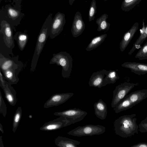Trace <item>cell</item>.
I'll list each match as a JSON object with an SVG mask.
<instances>
[{
  "label": "cell",
  "instance_id": "16",
  "mask_svg": "<svg viewBox=\"0 0 147 147\" xmlns=\"http://www.w3.org/2000/svg\"><path fill=\"white\" fill-rule=\"evenodd\" d=\"M106 70L104 69L93 73L90 79L88 84L90 86L100 88L102 85Z\"/></svg>",
  "mask_w": 147,
  "mask_h": 147
},
{
  "label": "cell",
  "instance_id": "5",
  "mask_svg": "<svg viewBox=\"0 0 147 147\" xmlns=\"http://www.w3.org/2000/svg\"><path fill=\"white\" fill-rule=\"evenodd\" d=\"M105 131V127L102 125L89 124L79 126L68 132L67 134L78 137L92 136L101 134Z\"/></svg>",
  "mask_w": 147,
  "mask_h": 147
},
{
  "label": "cell",
  "instance_id": "22",
  "mask_svg": "<svg viewBox=\"0 0 147 147\" xmlns=\"http://www.w3.org/2000/svg\"><path fill=\"white\" fill-rule=\"evenodd\" d=\"M14 38L17 41L20 50L21 51H23L28 40V34L25 32H17L14 35Z\"/></svg>",
  "mask_w": 147,
  "mask_h": 147
},
{
  "label": "cell",
  "instance_id": "36",
  "mask_svg": "<svg viewBox=\"0 0 147 147\" xmlns=\"http://www.w3.org/2000/svg\"><path fill=\"white\" fill-rule=\"evenodd\" d=\"M2 136H0V147H3V145L2 141Z\"/></svg>",
  "mask_w": 147,
  "mask_h": 147
},
{
  "label": "cell",
  "instance_id": "40",
  "mask_svg": "<svg viewBox=\"0 0 147 147\" xmlns=\"http://www.w3.org/2000/svg\"><path fill=\"white\" fill-rule=\"evenodd\" d=\"M104 0V1H108V0Z\"/></svg>",
  "mask_w": 147,
  "mask_h": 147
},
{
  "label": "cell",
  "instance_id": "3",
  "mask_svg": "<svg viewBox=\"0 0 147 147\" xmlns=\"http://www.w3.org/2000/svg\"><path fill=\"white\" fill-rule=\"evenodd\" d=\"M14 36L10 24L5 20L1 23L0 53L9 57L10 55L14 56L12 52L15 47Z\"/></svg>",
  "mask_w": 147,
  "mask_h": 147
},
{
  "label": "cell",
  "instance_id": "31",
  "mask_svg": "<svg viewBox=\"0 0 147 147\" xmlns=\"http://www.w3.org/2000/svg\"><path fill=\"white\" fill-rule=\"evenodd\" d=\"M7 12L9 16L13 19L17 18L20 14V12L18 10L10 7H8Z\"/></svg>",
  "mask_w": 147,
  "mask_h": 147
},
{
  "label": "cell",
  "instance_id": "27",
  "mask_svg": "<svg viewBox=\"0 0 147 147\" xmlns=\"http://www.w3.org/2000/svg\"><path fill=\"white\" fill-rule=\"evenodd\" d=\"M142 0H123L121 5V9L123 11L128 12L132 9Z\"/></svg>",
  "mask_w": 147,
  "mask_h": 147
},
{
  "label": "cell",
  "instance_id": "14",
  "mask_svg": "<svg viewBox=\"0 0 147 147\" xmlns=\"http://www.w3.org/2000/svg\"><path fill=\"white\" fill-rule=\"evenodd\" d=\"M139 24L135 22L130 29L124 34L119 44L121 52H123L126 48L138 29Z\"/></svg>",
  "mask_w": 147,
  "mask_h": 147
},
{
  "label": "cell",
  "instance_id": "38",
  "mask_svg": "<svg viewBox=\"0 0 147 147\" xmlns=\"http://www.w3.org/2000/svg\"><path fill=\"white\" fill-rule=\"evenodd\" d=\"M75 0H69V3L70 5H72Z\"/></svg>",
  "mask_w": 147,
  "mask_h": 147
},
{
  "label": "cell",
  "instance_id": "19",
  "mask_svg": "<svg viewBox=\"0 0 147 147\" xmlns=\"http://www.w3.org/2000/svg\"><path fill=\"white\" fill-rule=\"evenodd\" d=\"M94 114L99 119L104 120L105 119L107 113V107L106 103L101 99H100L94 105Z\"/></svg>",
  "mask_w": 147,
  "mask_h": 147
},
{
  "label": "cell",
  "instance_id": "18",
  "mask_svg": "<svg viewBox=\"0 0 147 147\" xmlns=\"http://www.w3.org/2000/svg\"><path fill=\"white\" fill-rule=\"evenodd\" d=\"M126 97L135 105L147 98V89L136 91L127 94Z\"/></svg>",
  "mask_w": 147,
  "mask_h": 147
},
{
  "label": "cell",
  "instance_id": "1",
  "mask_svg": "<svg viewBox=\"0 0 147 147\" xmlns=\"http://www.w3.org/2000/svg\"><path fill=\"white\" fill-rule=\"evenodd\" d=\"M136 114H134L121 116L114 123L116 134L123 138H127L138 134V126L136 123Z\"/></svg>",
  "mask_w": 147,
  "mask_h": 147
},
{
  "label": "cell",
  "instance_id": "7",
  "mask_svg": "<svg viewBox=\"0 0 147 147\" xmlns=\"http://www.w3.org/2000/svg\"><path fill=\"white\" fill-rule=\"evenodd\" d=\"M87 114L86 112L76 108L53 113L55 115L66 118L71 122L72 124L81 121Z\"/></svg>",
  "mask_w": 147,
  "mask_h": 147
},
{
  "label": "cell",
  "instance_id": "2",
  "mask_svg": "<svg viewBox=\"0 0 147 147\" xmlns=\"http://www.w3.org/2000/svg\"><path fill=\"white\" fill-rule=\"evenodd\" d=\"M52 16V14L50 13L47 16L38 36L31 63V73L33 72L35 70L40 54L48 37L49 36L50 28L53 20Z\"/></svg>",
  "mask_w": 147,
  "mask_h": 147
},
{
  "label": "cell",
  "instance_id": "29",
  "mask_svg": "<svg viewBox=\"0 0 147 147\" xmlns=\"http://www.w3.org/2000/svg\"><path fill=\"white\" fill-rule=\"evenodd\" d=\"M135 57L139 60L147 59V41L140 48Z\"/></svg>",
  "mask_w": 147,
  "mask_h": 147
},
{
  "label": "cell",
  "instance_id": "23",
  "mask_svg": "<svg viewBox=\"0 0 147 147\" xmlns=\"http://www.w3.org/2000/svg\"><path fill=\"white\" fill-rule=\"evenodd\" d=\"M105 75L106 76L103 79L102 87L105 86L108 84H113L119 78L116 71L114 70H106Z\"/></svg>",
  "mask_w": 147,
  "mask_h": 147
},
{
  "label": "cell",
  "instance_id": "12",
  "mask_svg": "<svg viewBox=\"0 0 147 147\" xmlns=\"http://www.w3.org/2000/svg\"><path fill=\"white\" fill-rule=\"evenodd\" d=\"M85 25L82 18L81 13L76 12L72 23L71 32L73 36L76 38L80 35L84 31Z\"/></svg>",
  "mask_w": 147,
  "mask_h": 147
},
{
  "label": "cell",
  "instance_id": "13",
  "mask_svg": "<svg viewBox=\"0 0 147 147\" xmlns=\"http://www.w3.org/2000/svg\"><path fill=\"white\" fill-rule=\"evenodd\" d=\"M125 68L129 69L131 72L139 75L147 73V64L136 62H126L121 65Z\"/></svg>",
  "mask_w": 147,
  "mask_h": 147
},
{
  "label": "cell",
  "instance_id": "24",
  "mask_svg": "<svg viewBox=\"0 0 147 147\" xmlns=\"http://www.w3.org/2000/svg\"><path fill=\"white\" fill-rule=\"evenodd\" d=\"M108 16L107 14L104 13L96 19V23L98 25L97 30L98 31L109 30L110 24L107 21Z\"/></svg>",
  "mask_w": 147,
  "mask_h": 147
},
{
  "label": "cell",
  "instance_id": "17",
  "mask_svg": "<svg viewBox=\"0 0 147 147\" xmlns=\"http://www.w3.org/2000/svg\"><path fill=\"white\" fill-rule=\"evenodd\" d=\"M11 85L7 81L3 91L6 99L9 103L12 106H14L16 104L17 99L16 92Z\"/></svg>",
  "mask_w": 147,
  "mask_h": 147
},
{
  "label": "cell",
  "instance_id": "41",
  "mask_svg": "<svg viewBox=\"0 0 147 147\" xmlns=\"http://www.w3.org/2000/svg\"><path fill=\"white\" fill-rule=\"evenodd\" d=\"M16 0V1H18V0Z\"/></svg>",
  "mask_w": 147,
  "mask_h": 147
},
{
  "label": "cell",
  "instance_id": "21",
  "mask_svg": "<svg viewBox=\"0 0 147 147\" xmlns=\"http://www.w3.org/2000/svg\"><path fill=\"white\" fill-rule=\"evenodd\" d=\"M55 145L59 147H78L80 142L70 138L58 136L55 140Z\"/></svg>",
  "mask_w": 147,
  "mask_h": 147
},
{
  "label": "cell",
  "instance_id": "39",
  "mask_svg": "<svg viewBox=\"0 0 147 147\" xmlns=\"http://www.w3.org/2000/svg\"><path fill=\"white\" fill-rule=\"evenodd\" d=\"M144 120L145 121H147V115L146 118Z\"/></svg>",
  "mask_w": 147,
  "mask_h": 147
},
{
  "label": "cell",
  "instance_id": "10",
  "mask_svg": "<svg viewBox=\"0 0 147 147\" xmlns=\"http://www.w3.org/2000/svg\"><path fill=\"white\" fill-rule=\"evenodd\" d=\"M71 122L62 116L44 123L40 128V130L49 131L56 130L71 125Z\"/></svg>",
  "mask_w": 147,
  "mask_h": 147
},
{
  "label": "cell",
  "instance_id": "32",
  "mask_svg": "<svg viewBox=\"0 0 147 147\" xmlns=\"http://www.w3.org/2000/svg\"><path fill=\"white\" fill-rule=\"evenodd\" d=\"M0 113L5 117L7 113V107L0 91Z\"/></svg>",
  "mask_w": 147,
  "mask_h": 147
},
{
  "label": "cell",
  "instance_id": "30",
  "mask_svg": "<svg viewBox=\"0 0 147 147\" xmlns=\"http://www.w3.org/2000/svg\"><path fill=\"white\" fill-rule=\"evenodd\" d=\"M96 13V0H92L90 7L88 13V19L90 22L94 19Z\"/></svg>",
  "mask_w": 147,
  "mask_h": 147
},
{
  "label": "cell",
  "instance_id": "6",
  "mask_svg": "<svg viewBox=\"0 0 147 147\" xmlns=\"http://www.w3.org/2000/svg\"><path fill=\"white\" fill-rule=\"evenodd\" d=\"M138 84L124 82L116 86L113 91V96L111 107L114 108L116 107L127 95L128 93Z\"/></svg>",
  "mask_w": 147,
  "mask_h": 147
},
{
  "label": "cell",
  "instance_id": "8",
  "mask_svg": "<svg viewBox=\"0 0 147 147\" xmlns=\"http://www.w3.org/2000/svg\"><path fill=\"white\" fill-rule=\"evenodd\" d=\"M65 22L64 14L58 12L55 15L53 19L50 28L49 36L51 39H54L60 34Z\"/></svg>",
  "mask_w": 147,
  "mask_h": 147
},
{
  "label": "cell",
  "instance_id": "15",
  "mask_svg": "<svg viewBox=\"0 0 147 147\" xmlns=\"http://www.w3.org/2000/svg\"><path fill=\"white\" fill-rule=\"evenodd\" d=\"M23 67L10 69L1 72L8 82L12 85L15 84H17L19 81L18 76Z\"/></svg>",
  "mask_w": 147,
  "mask_h": 147
},
{
  "label": "cell",
  "instance_id": "33",
  "mask_svg": "<svg viewBox=\"0 0 147 147\" xmlns=\"http://www.w3.org/2000/svg\"><path fill=\"white\" fill-rule=\"evenodd\" d=\"M139 131L141 133L147 132V121L142 120L139 125Z\"/></svg>",
  "mask_w": 147,
  "mask_h": 147
},
{
  "label": "cell",
  "instance_id": "37",
  "mask_svg": "<svg viewBox=\"0 0 147 147\" xmlns=\"http://www.w3.org/2000/svg\"><path fill=\"white\" fill-rule=\"evenodd\" d=\"M0 130L2 133H4V131L3 129L2 125L1 123H0Z\"/></svg>",
  "mask_w": 147,
  "mask_h": 147
},
{
  "label": "cell",
  "instance_id": "9",
  "mask_svg": "<svg viewBox=\"0 0 147 147\" xmlns=\"http://www.w3.org/2000/svg\"><path fill=\"white\" fill-rule=\"evenodd\" d=\"M19 58L18 55L7 57L0 53V70L2 72L10 69L23 67V63L19 60Z\"/></svg>",
  "mask_w": 147,
  "mask_h": 147
},
{
  "label": "cell",
  "instance_id": "26",
  "mask_svg": "<svg viewBox=\"0 0 147 147\" xmlns=\"http://www.w3.org/2000/svg\"><path fill=\"white\" fill-rule=\"evenodd\" d=\"M134 106L130 100L125 96L116 107L113 108V110L116 113H118L130 109Z\"/></svg>",
  "mask_w": 147,
  "mask_h": 147
},
{
  "label": "cell",
  "instance_id": "20",
  "mask_svg": "<svg viewBox=\"0 0 147 147\" xmlns=\"http://www.w3.org/2000/svg\"><path fill=\"white\" fill-rule=\"evenodd\" d=\"M143 26L140 30V34L138 38L133 44L131 49L128 53L129 55H131L135 50L141 47V45L147 38V24L145 26L144 20L143 21Z\"/></svg>",
  "mask_w": 147,
  "mask_h": 147
},
{
  "label": "cell",
  "instance_id": "25",
  "mask_svg": "<svg viewBox=\"0 0 147 147\" xmlns=\"http://www.w3.org/2000/svg\"><path fill=\"white\" fill-rule=\"evenodd\" d=\"M107 34H103L93 38L86 48V50L90 51L98 47L105 40Z\"/></svg>",
  "mask_w": 147,
  "mask_h": 147
},
{
  "label": "cell",
  "instance_id": "34",
  "mask_svg": "<svg viewBox=\"0 0 147 147\" xmlns=\"http://www.w3.org/2000/svg\"><path fill=\"white\" fill-rule=\"evenodd\" d=\"M7 81L2 72L0 70V86L3 90H4L5 88Z\"/></svg>",
  "mask_w": 147,
  "mask_h": 147
},
{
  "label": "cell",
  "instance_id": "35",
  "mask_svg": "<svg viewBox=\"0 0 147 147\" xmlns=\"http://www.w3.org/2000/svg\"><path fill=\"white\" fill-rule=\"evenodd\" d=\"M131 147H147V143L140 142L137 144H134L131 146Z\"/></svg>",
  "mask_w": 147,
  "mask_h": 147
},
{
  "label": "cell",
  "instance_id": "28",
  "mask_svg": "<svg viewBox=\"0 0 147 147\" xmlns=\"http://www.w3.org/2000/svg\"><path fill=\"white\" fill-rule=\"evenodd\" d=\"M22 115V109L21 107H18L13 117L12 131L14 133L19 123Z\"/></svg>",
  "mask_w": 147,
  "mask_h": 147
},
{
  "label": "cell",
  "instance_id": "4",
  "mask_svg": "<svg viewBox=\"0 0 147 147\" xmlns=\"http://www.w3.org/2000/svg\"><path fill=\"white\" fill-rule=\"evenodd\" d=\"M72 58L70 55L66 51H61L56 54H53L50 60V64H56L61 66V75L64 78L69 77L72 67Z\"/></svg>",
  "mask_w": 147,
  "mask_h": 147
},
{
  "label": "cell",
  "instance_id": "11",
  "mask_svg": "<svg viewBox=\"0 0 147 147\" xmlns=\"http://www.w3.org/2000/svg\"><path fill=\"white\" fill-rule=\"evenodd\" d=\"M74 94V93L70 92L54 94L45 103L44 107L48 108L62 104L69 100Z\"/></svg>",
  "mask_w": 147,
  "mask_h": 147
}]
</instances>
